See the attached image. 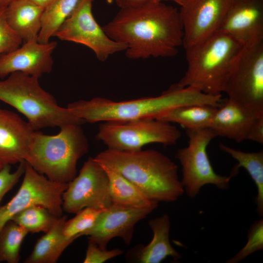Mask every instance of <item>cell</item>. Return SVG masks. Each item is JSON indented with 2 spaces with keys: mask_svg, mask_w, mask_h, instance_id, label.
<instances>
[{
  "mask_svg": "<svg viewBox=\"0 0 263 263\" xmlns=\"http://www.w3.org/2000/svg\"><path fill=\"white\" fill-rule=\"evenodd\" d=\"M154 210L112 204L102 211L94 225L83 235L88 236L89 241L103 249H107L109 242L115 237L121 238L129 245L132 242L135 225Z\"/></svg>",
  "mask_w": 263,
  "mask_h": 263,
  "instance_id": "14",
  "label": "cell"
},
{
  "mask_svg": "<svg viewBox=\"0 0 263 263\" xmlns=\"http://www.w3.org/2000/svg\"><path fill=\"white\" fill-rule=\"evenodd\" d=\"M102 167L108 176L110 194L113 204L132 208L154 209L156 208L158 203L149 199L136 186L120 174Z\"/></svg>",
  "mask_w": 263,
  "mask_h": 263,
  "instance_id": "22",
  "label": "cell"
},
{
  "mask_svg": "<svg viewBox=\"0 0 263 263\" xmlns=\"http://www.w3.org/2000/svg\"><path fill=\"white\" fill-rule=\"evenodd\" d=\"M80 0H55L44 9L42 25L37 40L41 43L50 41L62 23L73 12Z\"/></svg>",
  "mask_w": 263,
  "mask_h": 263,
  "instance_id": "25",
  "label": "cell"
},
{
  "mask_svg": "<svg viewBox=\"0 0 263 263\" xmlns=\"http://www.w3.org/2000/svg\"><path fill=\"white\" fill-rule=\"evenodd\" d=\"M222 100L221 95L208 94L191 87H180L175 84L158 96L120 101L96 97L75 101L67 107L85 122L94 123L157 119L177 107L191 104L219 106Z\"/></svg>",
  "mask_w": 263,
  "mask_h": 263,
  "instance_id": "2",
  "label": "cell"
},
{
  "mask_svg": "<svg viewBox=\"0 0 263 263\" xmlns=\"http://www.w3.org/2000/svg\"><path fill=\"white\" fill-rule=\"evenodd\" d=\"M38 79L19 72L10 74L0 80V100L23 114L35 131L85 123L68 108L60 106L54 97L41 87Z\"/></svg>",
  "mask_w": 263,
  "mask_h": 263,
  "instance_id": "6",
  "label": "cell"
},
{
  "mask_svg": "<svg viewBox=\"0 0 263 263\" xmlns=\"http://www.w3.org/2000/svg\"><path fill=\"white\" fill-rule=\"evenodd\" d=\"M66 216L59 217L52 228L39 238L25 263H55L64 250L75 240L63 234Z\"/></svg>",
  "mask_w": 263,
  "mask_h": 263,
  "instance_id": "21",
  "label": "cell"
},
{
  "mask_svg": "<svg viewBox=\"0 0 263 263\" xmlns=\"http://www.w3.org/2000/svg\"><path fill=\"white\" fill-rule=\"evenodd\" d=\"M38 6L45 9L55 0H28Z\"/></svg>",
  "mask_w": 263,
  "mask_h": 263,
  "instance_id": "35",
  "label": "cell"
},
{
  "mask_svg": "<svg viewBox=\"0 0 263 263\" xmlns=\"http://www.w3.org/2000/svg\"><path fill=\"white\" fill-rule=\"evenodd\" d=\"M232 0H190L179 10L184 29V48L217 32Z\"/></svg>",
  "mask_w": 263,
  "mask_h": 263,
  "instance_id": "13",
  "label": "cell"
},
{
  "mask_svg": "<svg viewBox=\"0 0 263 263\" xmlns=\"http://www.w3.org/2000/svg\"><path fill=\"white\" fill-rule=\"evenodd\" d=\"M218 107L207 104L181 106L170 110L157 119L178 124L186 130L208 128Z\"/></svg>",
  "mask_w": 263,
  "mask_h": 263,
  "instance_id": "24",
  "label": "cell"
},
{
  "mask_svg": "<svg viewBox=\"0 0 263 263\" xmlns=\"http://www.w3.org/2000/svg\"><path fill=\"white\" fill-rule=\"evenodd\" d=\"M89 148L80 125L63 126L56 135L34 131L25 161L50 180L68 183L76 176L77 161Z\"/></svg>",
  "mask_w": 263,
  "mask_h": 263,
  "instance_id": "5",
  "label": "cell"
},
{
  "mask_svg": "<svg viewBox=\"0 0 263 263\" xmlns=\"http://www.w3.org/2000/svg\"><path fill=\"white\" fill-rule=\"evenodd\" d=\"M102 28L112 39L126 46V56L130 59L172 57L183 45L179 11L153 0L140 7L120 9Z\"/></svg>",
  "mask_w": 263,
  "mask_h": 263,
  "instance_id": "1",
  "label": "cell"
},
{
  "mask_svg": "<svg viewBox=\"0 0 263 263\" xmlns=\"http://www.w3.org/2000/svg\"><path fill=\"white\" fill-rule=\"evenodd\" d=\"M56 46L55 41L41 43L31 40L0 55V78L17 72L38 78L49 73L53 66L52 54Z\"/></svg>",
  "mask_w": 263,
  "mask_h": 263,
  "instance_id": "16",
  "label": "cell"
},
{
  "mask_svg": "<svg viewBox=\"0 0 263 263\" xmlns=\"http://www.w3.org/2000/svg\"><path fill=\"white\" fill-rule=\"evenodd\" d=\"M122 253L123 251L119 248L108 250L100 248L97 244L89 240L83 263H102Z\"/></svg>",
  "mask_w": 263,
  "mask_h": 263,
  "instance_id": "32",
  "label": "cell"
},
{
  "mask_svg": "<svg viewBox=\"0 0 263 263\" xmlns=\"http://www.w3.org/2000/svg\"><path fill=\"white\" fill-rule=\"evenodd\" d=\"M4 165H3L2 163H1L0 162V169H2V168L3 167Z\"/></svg>",
  "mask_w": 263,
  "mask_h": 263,
  "instance_id": "38",
  "label": "cell"
},
{
  "mask_svg": "<svg viewBox=\"0 0 263 263\" xmlns=\"http://www.w3.org/2000/svg\"><path fill=\"white\" fill-rule=\"evenodd\" d=\"M247 139L263 144V115L259 116L253 124Z\"/></svg>",
  "mask_w": 263,
  "mask_h": 263,
  "instance_id": "33",
  "label": "cell"
},
{
  "mask_svg": "<svg viewBox=\"0 0 263 263\" xmlns=\"http://www.w3.org/2000/svg\"><path fill=\"white\" fill-rule=\"evenodd\" d=\"M181 135L172 123L156 119H139L104 121L99 126L96 138L109 149L136 151L152 143L174 145Z\"/></svg>",
  "mask_w": 263,
  "mask_h": 263,
  "instance_id": "7",
  "label": "cell"
},
{
  "mask_svg": "<svg viewBox=\"0 0 263 263\" xmlns=\"http://www.w3.org/2000/svg\"><path fill=\"white\" fill-rule=\"evenodd\" d=\"M93 0H80L54 37L86 46L99 60L105 61L110 56L125 51L127 47L110 38L98 24L92 12Z\"/></svg>",
  "mask_w": 263,
  "mask_h": 263,
  "instance_id": "11",
  "label": "cell"
},
{
  "mask_svg": "<svg viewBox=\"0 0 263 263\" xmlns=\"http://www.w3.org/2000/svg\"><path fill=\"white\" fill-rule=\"evenodd\" d=\"M94 159L126 178L149 199L172 202L184 193L178 167L168 156L154 150L122 151L107 149Z\"/></svg>",
  "mask_w": 263,
  "mask_h": 263,
  "instance_id": "3",
  "label": "cell"
},
{
  "mask_svg": "<svg viewBox=\"0 0 263 263\" xmlns=\"http://www.w3.org/2000/svg\"><path fill=\"white\" fill-rule=\"evenodd\" d=\"M44 9L28 0H16L6 9L7 21L23 42L37 40Z\"/></svg>",
  "mask_w": 263,
  "mask_h": 263,
  "instance_id": "19",
  "label": "cell"
},
{
  "mask_svg": "<svg viewBox=\"0 0 263 263\" xmlns=\"http://www.w3.org/2000/svg\"><path fill=\"white\" fill-rule=\"evenodd\" d=\"M220 149L235 159L238 163L232 169L230 175L233 177L242 167L246 169L255 183L257 190L256 198L257 211L263 216V151L244 152L221 143Z\"/></svg>",
  "mask_w": 263,
  "mask_h": 263,
  "instance_id": "23",
  "label": "cell"
},
{
  "mask_svg": "<svg viewBox=\"0 0 263 263\" xmlns=\"http://www.w3.org/2000/svg\"><path fill=\"white\" fill-rule=\"evenodd\" d=\"M217 32L232 36L244 47L263 42V0H232Z\"/></svg>",
  "mask_w": 263,
  "mask_h": 263,
  "instance_id": "15",
  "label": "cell"
},
{
  "mask_svg": "<svg viewBox=\"0 0 263 263\" xmlns=\"http://www.w3.org/2000/svg\"><path fill=\"white\" fill-rule=\"evenodd\" d=\"M23 42L8 23L5 9H0V56L19 48Z\"/></svg>",
  "mask_w": 263,
  "mask_h": 263,
  "instance_id": "30",
  "label": "cell"
},
{
  "mask_svg": "<svg viewBox=\"0 0 263 263\" xmlns=\"http://www.w3.org/2000/svg\"><path fill=\"white\" fill-rule=\"evenodd\" d=\"M57 217L47 208L36 205L16 214L11 220L33 233L48 231L56 223Z\"/></svg>",
  "mask_w": 263,
  "mask_h": 263,
  "instance_id": "27",
  "label": "cell"
},
{
  "mask_svg": "<svg viewBox=\"0 0 263 263\" xmlns=\"http://www.w3.org/2000/svg\"><path fill=\"white\" fill-rule=\"evenodd\" d=\"M23 175L17 193L6 204L0 207V231L16 214L33 206H43L57 217L62 215V195L68 183L50 180L26 162Z\"/></svg>",
  "mask_w": 263,
  "mask_h": 263,
  "instance_id": "10",
  "label": "cell"
},
{
  "mask_svg": "<svg viewBox=\"0 0 263 263\" xmlns=\"http://www.w3.org/2000/svg\"><path fill=\"white\" fill-rule=\"evenodd\" d=\"M153 232L150 243L139 249L136 258L142 263H160L168 257L174 261L181 258L180 254L171 246L169 239L170 222L169 216L164 214L149 222Z\"/></svg>",
  "mask_w": 263,
  "mask_h": 263,
  "instance_id": "20",
  "label": "cell"
},
{
  "mask_svg": "<svg viewBox=\"0 0 263 263\" xmlns=\"http://www.w3.org/2000/svg\"><path fill=\"white\" fill-rule=\"evenodd\" d=\"M103 210L90 207L83 208L74 217L65 222L63 228L64 235L75 239L83 236L94 225Z\"/></svg>",
  "mask_w": 263,
  "mask_h": 263,
  "instance_id": "28",
  "label": "cell"
},
{
  "mask_svg": "<svg viewBox=\"0 0 263 263\" xmlns=\"http://www.w3.org/2000/svg\"><path fill=\"white\" fill-rule=\"evenodd\" d=\"M16 0H0V9H6Z\"/></svg>",
  "mask_w": 263,
  "mask_h": 263,
  "instance_id": "36",
  "label": "cell"
},
{
  "mask_svg": "<svg viewBox=\"0 0 263 263\" xmlns=\"http://www.w3.org/2000/svg\"><path fill=\"white\" fill-rule=\"evenodd\" d=\"M263 249V219H260L251 225L245 245L226 263H238L251 254Z\"/></svg>",
  "mask_w": 263,
  "mask_h": 263,
  "instance_id": "29",
  "label": "cell"
},
{
  "mask_svg": "<svg viewBox=\"0 0 263 263\" xmlns=\"http://www.w3.org/2000/svg\"><path fill=\"white\" fill-rule=\"evenodd\" d=\"M186 132L188 145L178 150L175 157L181 165V181L187 195L191 199L195 198L206 185L227 189L232 176L216 173L208 156L207 146L216 137L212 130L209 127L186 130Z\"/></svg>",
  "mask_w": 263,
  "mask_h": 263,
  "instance_id": "8",
  "label": "cell"
},
{
  "mask_svg": "<svg viewBox=\"0 0 263 263\" xmlns=\"http://www.w3.org/2000/svg\"><path fill=\"white\" fill-rule=\"evenodd\" d=\"M34 131L17 113L0 109V162L11 165L25 161Z\"/></svg>",
  "mask_w": 263,
  "mask_h": 263,
  "instance_id": "17",
  "label": "cell"
},
{
  "mask_svg": "<svg viewBox=\"0 0 263 263\" xmlns=\"http://www.w3.org/2000/svg\"><path fill=\"white\" fill-rule=\"evenodd\" d=\"M244 46L232 36L216 32L185 49L187 71L176 84L211 95H222L232 68Z\"/></svg>",
  "mask_w": 263,
  "mask_h": 263,
  "instance_id": "4",
  "label": "cell"
},
{
  "mask_svg": "<svg viewBox=\"0 0 263 263\" xmlns=\"http://www.w3.org/2000/svg\"><path fill=\"white\" fill-rule=\"evenodd\" d=\"M155 0L156 1H159V2H162V1H163V0H171L176 2L178 4H179L181 7H183V6H184L185 5H186L190 0Z\"/></svg>",
  "mask_w": 263,
  "mask_h": 263,
  "instance_id": "37",
  "label": "cell"
},
{
  "mask_svg": "<svg viewBox=\"0 0 263 263\" xmlns=\"http://www.w3.org/2000/svg\"><path fill=\"white\" fill-rule=\"evenodd\" d=\"M262 115L227 98L218 107L209 128L216 137H226L241 143L247 140L253 124Z\"/></svg>",
  "mask_w": 263,
  "mask_h": 263,
  "instance_id": "18",
  "label": "cell"
},
{
  "mask_svg": "<svg viewBox=\"0 0 263 263\" xmlns=\"http://www.w3.org/2000/svg\"><path fill=\"white\" fill-rule=\"evenodd\" d=\"M112 204L107 172L94 158L89 157L68 183L62 195L63 210L76 214L85 207L104 209Z\"/></svg>",
  "mask_w": 263,
  "mask_h": 263,
  "instance_id": "12",
  "label": "cell"
},
{
  "mask_svg": "<svg viewBox=\"0 0 263 263\" xmlns=\"http://www.w3.org/2000/svg\"><path fill=\"white\" fill-rule=\"evenodd\" d=\"M25 166L26 161H22L13 172L11 171V166L9 164L4 165L0 169V204L6 193L14 187L23 175Z\"/></svg>",
  "mask_w": 263,
  "mask_h": 263,
  "instance_id": "31",
  "label": "cell"
},
{
  "mask_svg": "<svg viewBox=\"0 0 263 263\" xmlns=\"http://www.w3.org/2000/svg\"><path fill=\"white\" fill-rule=\"evenodd\" d=\"M120 9L132 8L141 6L152 0H114Z\"/></svg>",
  "mask_w": 263,
  "mask_h": 263,
  "instance_id": "34",
  "label": "cell"
},
{
  "mask_svg": "<svg viewBox=\"0 0 263 263\" xmlns=\"http://www.w3.org/2000/svg\"><path fill=\"white\" fill-rule=\"evenodd\" d=\"M223 92L231 101L263 113V42L244 47Z\"/></svg>",
  "mask_w": 263,
  "mask_h": 263,
  "instance_id": "9",
  "label": "cell"
},
{
  "mask_svg": "<svg viewBox=\"0 0 263 263\" xmlns=\"http://www.w3.org/2000/svg\"><path fill=\"white\" fill-rule=\"evenodd\" d=\"M29 232L12 220L0 231V262L18 263L22 242Z\"/></svg>",
  "mask_w": 263,
  "mask_h": 263,
  "instance_id": "26",
  "label": "cell"
}]
</instances>
